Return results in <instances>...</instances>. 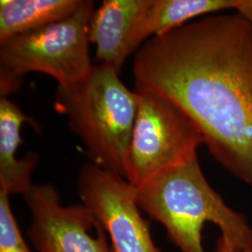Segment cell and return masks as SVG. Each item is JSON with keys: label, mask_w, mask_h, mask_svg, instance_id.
<instances>
[{"label": "cell", "mask_w": 252, "mask_h": 252, "mask_svg": "<svg viewBox=\"0 0 252 252\" xmlns=\"http://www.w3.org/2000/svg\"><path fill=\"white\" fill-rule=\"evenodd\" d=\"M135 87L170 100L198 127L210 153L252 187V25L208 16L147 40Z\"/></svg>", "instance_id": "1"}, {"label": "cell", "mask_w": 252, "mask_h": 252, "mask_svg": "<svg viewBox=\"0 0 252 252\" xmlns=\"http://www.w3.org/2000/svg\"><path fill=\"white\" fill-rule=\"evenodd\" d=\"M141 211L161 223L180 252H206L205 223L220 227L234 252H252V229L209 185L197 155L160 172L136 187Z\"/></svg>", "instance_id": "2"}, {"label": "cell", "mask_w": 252, "mask_h": 252, "mask_svg": "<svg viewBox=\"0 0 252 252\" xmlns=\"http://www.w3.org/2000/svg\"><path fill=\"white\" fill-rule=\"evenodd\" d=\"M107 63L93 65L81 81L57 86L54 107L84 145L91 162L127 179L138 94Z\"/></svg>", "instance_id": "3"}, {"label": "cell", "mask_w": 252, "mask_h": 252, "mask_svg": "<svg viewBox=\"0 0 252 252\" xmlns=\"http://www.w3.org/2000/svg\"><path fill=\"white\" fill-rule=\"evenodd\" d=\"M94 7V2L85 0L68 17L0 43L1 97L18 90L28 72L44 73L59 86L86 77L94 65L88 37Z\"/></svg>", "instance_id": "4"}, {"label": "cell", "mask_w": 252, "mask_h": 252, "mask_svg": "<svg viewBox=\"0 0 252 252\" xmlns=\"http://www.w3.org/2000/svg\"><path fill=\"white\" fill-rule=\"evenodd\" d=\"M135 92L138 105L126 180L137 187L196 156L204 138L193 121L170 100L138 87Z\"/></svg>", "instance_id": "5"}, {"label": "cell", "mask_w": 252, "mask_h": 252, "mask_svg": "<svg viewBox=\"0 0 252 252\" xmlns=\"http://www.w3.org/2000/svg\"><path fill=\"white\" fill-rule=\"evenodd\" d=\"M81 204L107 233L114 252H162L136 201V187L124 177L88 163L78 177Z\"/></svg>", "instance_id": "6"}, {"label": "cell", "mask_w": 252, "mask_h": 252, "mask_svg": "<svg viewBox=\"0 0 252 252\" xmlns=\"http://www.w3.org/2000/svg\"><path fill=\"white\" fill-rule=\"evenodd\" d=\"M31 214L29 240L38 252H114L108 234L82 204L63 206L52 184L24 195Z\"/></svg>", "instance_id": "7"}, {"label": "cell", "mask_w": 252, "mask_h": 252, "mask_svg": "<svg viewBox=\"0 0 252 252\" xmlns=\"http://www.w3.org/2000/svg\"><path fill=\"white\" fill-rule=\"evenodd\" d=\"M152 0H105L92 15L88 37L96 47L101 63L120 73L127 57L133 53L135 28Z\"/></svg>", "instance_id": "8"}, {"label": "cell", "mask_w": 252, "mask_h": 252, "mask_svg": "<svg viewBox=\"0 0 252 252\" xmlns=\"http://www.w3.org/2000/svg\"><path fill=\"white\" fill-rule=\"evenodd\" d=\"M32 123L30 118L8 97L0 98V189L10 194L26 195L33 187L32 172L38 162V155L29 153L16 158L22 138L21 127Z\"/></svg>", "instance_id": "9"}, {"label": "cell", "mask_w": 252, "mask_h": 252, "mask_svg": "<svg viewBox=\"0 0 252 252\" xmlns=\"http://www.w3.org/2000/svg\"><path fill=\"white\" fill-rule=\"evenodd\" d=\"M239 0H152L135 28L133 53L153 37L182 27L207 13L236 9Z\"/></svg>", "instance_id": "10"}, {"label": "cell", "mask_w": 252, "mask_h": 252, "mask_svg": "<svg viewBox=\"0 0 252 252\" xmlns=\"http://www.w3.org/2000/svg\"><path fill=\"white\" fill-rule=\"evenodd\" d=\"M85 0H1L0 43L12 36L61 21Z\"/></svg>", "instance_id": "11"}, {"label": "cell", "mask_w": 252, "mask_h": 252, "mask_svg": "<svg viewBox=\"0 0 252 252\" xmlns=\"http://www.w3.org/2000/svg\"><path fill=\"white\" fill-rule=\"evenodd\" d=\"M0 252H31L9 202V194L0 189Z\"/></svg>", "instance_id": "12"}, {"label": "cell", "mask_w": 252, "mask_h": 252, "mask_svg": "<svg viewBox=\"0 0 252 252\" xmlns=\"http://www.w3.org/2000/svg\"><path fill=\"white\" fill-rule=\"evenodd\" d=\"M217 252H234V251L225 239L220 236L217 242Z\"/></svg>", "instance_id": "13"}]
</instances>
